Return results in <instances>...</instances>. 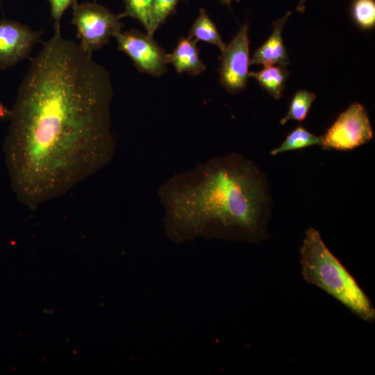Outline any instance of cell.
I'll list each match as a JSON object with an SVG mask.
<instances>
[{
    "instance_id": "1",
    "label": "cell",
    "mask_w": 375,
    "mask_h": 375,
    "mask_svg": "<svg viewBox=\"0 0 375 375\" xmlns=\"http://www.w3.org/2000/svg\"><path fill=\"white\" fill-rule=\"evenodd\" d=\"M112 97L107 69L55 25L31 60L10 113L4 149L19 201L37 208L111 161Z\"/></svg>"
},
{
    "instance_id": "2",
    "label": "cell",
    "mask_w": 375,
    "mask_h": 375,
    "mask_svg": "<svg viewBox=\"0 0 375 375\" xmlns=\"http://www.w3.org/2000/svg\"><path fill=\"white\" fill-rule=\"evenodd\" d=\"M168 238L258 243L267 237L272 199L264 173L238 153L214 157L159 188Z\"/></svg>"
},
{
    "instance_id": "3",
    "label": "cell",
    "mask_w": 375,
    "mask_h": 375,
    "mask_svg": "<svg viewBox=\"0 0 375 375\" xmlns=\"http://www.w3.org/2000/svg\"><path fill=\"white\" fill-rule=\"evenodd\" d=\"M303 279L324 290L367 322L375 319L370 299L340 261L330 251L318 231L310 227L300 248Z\"/></svg>"
},
{
    "instance_id": "4",
    "label": "cell",
    "mask_w": 375,
    "mask_h": 375,
    "mask_svg": "<svg viewBox=\"0 0 375 375\" xmlns=\"http://www.w3.org/2000/svg\"><path fill=\"white\" fill-rule=\"evenodd\" d=\"M72 8V23L77 28L78 43L91 54L122 31L124 13L115 15L96 3L76 2Z\"/></svg>"
},
{
    "instance_id": "5",
    "label": "cell",
    "mask_w": 375,
    "mask_h": 375,
    "mask_svg": "<svg viewBox=\"0 0 375 375\" xmlns=\"http://www.w3.org/2000/svg\"><path fill=\"white\" fill-rule=\"evenodd\" d=\"M372 138L368 114L363 106L355 102L321 136V146L325 149L347 151L369 142Z\"/></svg>"
},
{
    "instance_id": "6",
    "label": "cell",
    "mask_w": 375,
    "mask_h": 375,
    "mask_svg": "<svg viewBox=\"0 0 375 375\" xmlns=\"http://www.w3.org/2000/svg\"><path fill=\"white\" fill-rule=\"evenodd\" d=\"M115 38L119 50L126 53L140 72L160 76L166 71L168 53L158 44L153 36L131 29L120 31Z\"/></svg>"
},
{
    "instance_id": "7",
    "label": "cell",
    "mask_w": 375,
    "mask_h": 375,
    "mask_svg": "<svg viewBox=\"0 0 375 375\" xmlns=\"http://www.w3.org/2000/svg\"><path fill=\"white\" fill-rule=\"evenodd\" d=\"M245 22L233 39L221 51L219 74L220 83L230 93L244 89L249 78V40Z\"/></svg>"
},
{
    "instance_id": "8",
    "label": "cell",
    "mask_w": 375,
    "mask_h": 375,
    "mask_svg": "<svg viewBox=\"0 0 375 375\" xmlns=\"http://www.w3.org/2000/svg\"><path fill=\"white\" fill-rule=\"evenodd\" d=\"M41 34L15 21H1L0 67L12 66L28 57Z\"/></svg>"
},
{
    "instance_id": "9",
    "label": "cell",
    "mask_w": 375,
    "mask_h": 375,
    "mask_svg": "<svg viewBox=\"0 0 375 375\" xmlns=\"http://www.w3.org/2000/svg\"><path fill=\"white\" fill-rule=\"evenodd\" d=\"M291 15L288 11L284 16L273 22V31L269 38L256 49L250 58V65L262 66L289 64L288 56L283 43L282 31Z\"/></svg>"
},
{
    "instance_id": "10",
    "label": "cell",
    "mask_w": 375,
    "mask_h": 375,
    "mask_svg": "<svg viewBox=\"0 0 375 375\" xmlns=\"http://www.w3.org/2000/svg\"><path fill=\"white\" fill-rule=\"evenodd\" d=\"M168 63H171L178 73L199 75L206 67L199 56L197 42L190 38H181L174 49L168 53Z\"/></svg>"
},
{
    "instance_id": "11",
    "label": "cell",
    "mask_w": 375,
    "mask_h": 375,
    "mask_svg": "<svg viewBox=\"0 0 375 375\" xmlns=\"http://www.w3.org/2000/svg\"><path fill=\"white\" fill-rule=\"evenodd\" d=\"M288 75L285 66L267 65L258 72H251L249 77L255 78L269 95L278 99L285 88Z\"/></svg>"
},
{
    "instance_id": "12",
    "label": "cell",
    "mask_w": 375,
    "mask_h": 375,
    "mask_svg": "<svg viewBox=\"0 0 375 375\" xmlns=\"http://www.w3.org/2000/svg\"><path fill=\"white\" fill-rule=\"evenodd\" d=\"M188 37L195 40L210 43L222 51L226 46L223 42L215 24L206 10L201 8L199 15L190 29Z\"/></svg>"
},
{
    "instance_id": "13",
    "label": "cell",
    "mask_w": 375,
    "mask_h": 375,
    "mask_svg": "<svg viewBox=\"0 0 375 375\" xmlns=\"http://www.w3.org/2000/svg\"><path fill=\"white\" fill-rule=\"evenodd\" d=\"M321 137L315 135L299 126L287 135L285 140L278 147L271 151L270 154L276 156L286 151L301 149L314 145H321Z\"/></svg>"
},
{
    "instance_id": "14",
    "label": "cell",
    "mask_w": 375,
    "mask_h": 375,
    "mask_svg": "<svg viewBox=\"0 0 375 375\" xmlns=\"http://www.w3.org/2000/svg\"><path fill=\"white\" fill-rule=\"evenodd\" d=\"M315 99V94L306 90L297 91L291 101L288 112L281 119V124L284 125L290 120H304Z\"/></svg>"
},
{
    "instance_id": "15",
    "label": "cell",
    "mask_w": 375,
    "mask_h": 375,
    "mask_svg": "<svg viewBox=\"0 0 375 375\" xmlns=\"http://www.w3.org/2000/svg\"><path fill=\"white\" fill-rule=\"evenodd\" d=\"M180 0H151L150 6V28L147 33L153 36L156 30L176 10Z\"/></svg>"
},
{
    "instance_id": "16",
    "label": "cell",
    "mask_w": 375,
    "mask_h": 375,
    "mask_svg": "<svg viewBox=\"0 0 375 375\" xmlns=\"http://www.w3.org/2000/svg\"><path fill=\"white\" fill-rule=\"evenodd\" d=\"M351 15L356 24L361 28H373L375 26V1L353 0Z\"/></svg>"
},
{
    "instance_id": "17",
    "label": "cell",
    "mask_w": 375,
    "mask_h": 375,
    "mask_svg": "<svg viewBox=\"0 0 375 375\" xmlns=\"http://www.w3.org/2000/svg\"><path fill=\"white\" fill-rule=\"evenodd\" d=\"M125 15L138 19L147 33L150 28V6L151 0H124Z\"/></svg>"
},
{
    "instance_id": "18",
    "label": "cell",
    "mask_w": 375,
    "mask_h": 375,
    "mask_svg": "<svg viewBox=\"0 0 375 375\" xmlns=\"http://www.w3.org/2000/svg\"><path fill=\"white\" fill-rule=\"evenodd\" d=\"M51 13L55 21V25L60 24V20L65 11L73 6L77 0H49Z\"/></svg>"
},
{
    "instance_id": "19",
    "label": "cell",
    "mask_w": 375,
    "mask_h": 375,
    "mask_svg": "<svg viewBox=\"0 0 375 375\" xmlns=\"http://www.w3.org/2000/svg\"><path fill=\"white\" fill-rule=\"evenodd\" d=\"M306 0H299L297 6V10L298 12H303L304 10H305V3H306Z\"/></svg>"
},
{
    "instance_id": "20",
    "label": "cell",
    "mask_w": 375,
    "mask_h": 375,
    "mask_svg": "<svg viewBox=\"0 0 375 375\" xmlns=\"http://www.w3.org/2000/svg\"><path fill=\"white\" fill-rule=\"evenodd\" d=\"M7 115V111L3 105L0 103V117H3Z\"/></svg>"
},
{
    "instance_id": "21",
    "label": "cell",
    "mask_w": 375,
    "mask_h": 375,
    "mask_svg": "<svg viewBox=\"0 0 375 375\" xmlns=\"http://www.w3.org/2000/svg\"><path fill=\"white\" fill-rule=\"evenodd\" d=\"M222 4L230 6L233 1H240V0H219Z\"/></svg>"
}]
</instances>
